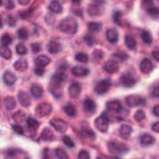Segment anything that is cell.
I'll use <instances>...</instances> for the list:
<instances>
[{"mask_svg":"<svg viewBox=\"0 0 159 159\" xmlns=\"http://www.w3.org/2000/svg\"><path fill=\"white\" fill-rule=\"evenodd\" d=\"M104 69L108 73L113 74V73L117 72L119 70V64L116 61L109 60L106 62L105 65H104Z\"/></svg>","mask_w":159,"mask_h":159,"instance_id":"obj_11","label":"cell"},{"mask_svg":"<svg viewBox=\"0 0 159 159\" xmlns=\"http://www.w3.org/2000/svg\"><path fill=\"white\" fill-rule=\"evenodd\" d=\"M152 130L156 133H159V122L155 123L152 126Z\"/></svg>","mask_w":159,"mask_h":159,"instance_id":"obj_56","label":"cell"},{"mask_svg":"<svg viewBox=\"0 0 159 159\" xmlns=\"http://www.w3.org/2000/svg\"><path fill=\"white\" fill-rule=\"evenodd\" d=\"M145 113H144V112L143 110H138L134 114V119L138 122H141V121H143L145 119Z\"/></svg>","mask_w":159,"mask_h":159,"instance_id":"obj_41","label":"cell"},{"mask_svg":"<svg viewBox=\"0 0 159 159\" xmlns=\"http://www.w3.org/2000/svg\"><path fill=\"white\" fill-rule=\"evenodd\" d=\"M5 6L7 9H13L15 5H14V2L12 0H6V3H5Z\"/></svg>","mask_w":159,"mask_h":159,"instance_id":"obj_50","label":"cell"},{"mask_svg":"<svg viewBox=\"0 0 159 159\" xmlns=\"http://www.w3.org/2000/svg\"><path fill=\"white\" fill-rule=\"evenodd\" d=\"M104 57L103 51L101 50H96L93 54V61L94 62H99Z\"/></svg>","mask_w":159,"mask_h":159,"instance_id":"obj_35","label":"cell"},{"mask_svg":"<svg viewBox=\"0 0 159 159\" xmlns=\"http://www.w3.org/2000/svg\"><path fill=\"white\" fill-rule=\"evenodd\" d=\"M140 141H141V144H143V145L148 146L154 144V142H155V138L152 135L149 134H142L141 136Z\"/></svg>","mask_w":159,"mask_h":159,"instance_id":"obj_23","label":"cell"},{"mask_svg":"<svg viewBox=\"0 0 159 159\" xmlns=\"http://www.w3.org/2000/svg\"><path fill=\"white\" fill-rule=\"evenodd\" d=\"M79 28L77 21L72 17H67L61 21L59 23V29L61 32L68 34H76Z\"/></svg>","mask_w":159,"mask_h":159,"instance_id":"obj_2","label":"cell"},{"mask_svg":"<svg viewBox=\"0 0 159 159\" xmlns=\"http://www.w3.org/2000/svg\"><path fill=\"white\" fill-rule=\"evenodd\" d=\"M16 106V101L13 97L8 96L4 99V107L7 110H13Z\"/></svg>","mask_w":159,"mask_h":159,"instance_id":"obj_28","label":"cell"},{"mask_svg":"<svg viewBox=\"0 0 159 159\" xmlns=\"http://www.w3.org/2000/svg\"><path fill=\"white\" fill-rule=\"evenodd\" d=\"M6 23H7L9 26H11V27L15 26L17 23L16 18L12 15H8L7 16H6Z\"/></svg>","mask_w":159,"mask_h":159,"instance_id":"obj_39","label":"cell"},{"mask_svg":"<svg viewBox=\"0 0 159 159\" xmlns=\"http://www.w3.org/2000/svg\"><path fill=\"white\" fill-rule=\"evenodd\" d=\"M17 34H18L19 38L22 40H26L28 38V32L26 28H20Z\"/></svg>","mask_w":159,"mask_h":159,"instance_id":"obj_43","label":"cell"},{"mask_svg":"<svg viewBox=\"0 0 159 159\" xmlns=\"http://www.w3.org/2000/svg\"><path fill=\"white\" fill-rule=\"evenodd\" d=\"M152 95L153 97L159 98V85H156V86L154 87Z\"/></svg>","mask_w":159,"mask_h":159,"instance_id":"obj_52","label":"cell"},{"mask_svg":"<svg viewBox=\"0 0 159 159\" xmlns=\"http://www.w3.org/2000/svg\"><path fill=\"white\" fill-rule=\"evenodd\" d=\"M84 40H85V43L89 45V46H92L95 43V38L93 36L90 35H86L84 37Z\"/></svg>","mask_w":159,"mask_h":159,"instance_id":"obj_45","label":"cell"},{"mask_svg":"<svg viewBox=\"0 0 159 159\" xmlns=\"http://www.w3.org/2000/svg\"><path fill=\"white\" fill-rule=\"evenodd\" d=\"M50 124L57 131L60 133H65L68 129V125L63 120L52 119L50 121Z\"/></svg>","mask_w":159,"mask_h":159,"instance_id":"obj_9","label":"cell"},{"mask_svg":"<svg viewBox=\"0 0 159 159\" xmlns=\"http://www.w3.org/2000/svg\"><path fill=\"white\" fill-rule=\"evenodd\" d=\"M125 43L126 46L130 50H134L137 48V41L134 37L132 36L127 35L125 37Z\"/></svg>","mask_w":159,"mask_h":159,"instance_id":"obj_29","label":"cell"},{"mask_svg":"<svg viewBox=\"0 0 159 159\" xmlns=\"http://www.w3.org/2000/svg\"><path fill=\"white\" fill-rule=\"evenodd\" d=\"M72 1L73 3H75V4H79V3H80L81 2H82V0H71Z\"/></svg>","mask_w":159,"mask_h":159,"instance_id":"obj_62","label":"cell"},{"mask_svg":"<svg viewBox=\"0 0 159 159\" xmlns=\"http://www.w3.org/2000/svg\"><path fill=\"white\" fill-rule=\"evenodd\" d=\"M78 159H90L89 153L86 151H81L78 155Z\"/></svg>","mask_w":159,"mask_h":159,"instance_id":"obj_46","label":"cell"},{"mask_svg":"<svg viewBox=\"0 0 159 159\" xmlns=\"http://www.w3.org/2000/svg\"><path fill=\"white\" fill-rule=\"evenodd\" d=\"M51 61V59L49 57L46 55H40L35 59V64L37 67H41L43 68L44 66L48 65Z\"/></svg>","mask_w":159,"mask_h":159,"instance_id":"obj_21","label":"cell"},{"mask_svg":"<svg viewBox=\"0 0 159 159\" xmlns=\"http://www.w3.org/2000/svg\"><path fill=\"white\" fill-rule=\"evenodd\" d=\"M148 12L152 16H157L159 15V9L156 7H151L148 9Z\"/></svg>","mask_w":159,"mask_h":159,"instance_id":"obj_47","label":"cell"},{"mask_svg":"<svg viewBox=\"0 0 159 159\" xmlns=\"http://www.w3.org/2000/svg\"><path fill=\"white\" fill-rule=\"evenodd\" d=\"M31 0H18V2L22 6H26L30 2Z\"/></svg>","mask_w":159,"mask_h":159,"instance_id":"obj_59","label":"cell"},{"mask_svg":"<svg viewBox=\"0 0 159 159\" xmlns=\"http://www.w3.org/2000/svg\"><path fill=\"white\" fill-rule=\"evenodd\" d=\"M26 123H27V125L29 126L30 128L37 129V127H39V123L37 122L35 119H34V118H32V117L27 118Z\"/></svg>","mask_w":159,"mask_h":159,"instance_id":"obj_42","label":"cell"},{"mask_svg":"<svg viewBox=\"0 0 159 159\" xmlns=\"http://www.w3.org/2000/svg\"><path fill=\"white\" fill-rule=\"evenodd\" d=\"M31 48H32V51H34V52H38L40 50V45L37 43H33V44L31 45Z\"/></svg>","mask_w":159,"mask_h":159,"instance_id":"obj_54","label":"cell"},{"mask_svg":"<svg viewBox=\"0 0 159 159\" xmlns=\"http://www.w3.org/2000/svg\"><path fill=\"white\" fill-rule=\"evenodd\" d=\"M111 88V82L109 79H105L99 82L95 87V92L99 95L107 93Z\"/></svg>","mask_w":159,"mask_h":159,"instance_id":"obj_6","label":"cell"},{"mask_svg":"<svg viewBox=\"0 0 159 159\" xmlns=\"http://www.w3.org/2000/svg\"><path fill=\"white\" fill-rule=\"evenodd\" d=\"M12 129H13L14 131H15L16 133L18 134H20V135L23 134V129L21 126L16 124V125L12 126Z\"/></svg>","mask_w":159,"mask_h":159,"instance_id":"obj_49","label":"cell"},{"mask_svg":"<svg viewBox=\"0 0 159 159\" xmlns=\"http://www.w3.org/2000/svg\"><path fill=\"white\" fill-rule=\"evenodd\" d=\"M126 102L129 107H135L144 105L145 102H144V99L138 95H130L126 98Z\"/></svg>","mask_w":159,"mask_h":159,"instance_id":"obj_7","label":"cell"},{"mask_svg":"<svg viewBox=\"0 0 159 159\" xmlns=\"http://www.w3.org/2000/svg\"><path fill=\"white\" fill-rule=\"evenodd\" d=\"M113 56L118 57V58L120 59L121 61H124L126 60V59H127V55L125 53H116V54H115Z\"/></svg>","mask_w":159,"mask_h":159,"instance_id":"obj_53","label":"cell"},{"mask_svg":"<svg viewBox=\"0 0 159 159\" xmlns=\"http://www.w3.org/2000/svg\"><path fill=\"white\" fill-rule=\"evenodd\" d=\"M152 56H153L154 58L157 61H159V51H155L152 52Z\"/></svg>","mask_w":159,"mask_h":159,"instance_id":"obj_57","label":"cell"},{"mask_svg":"<svg viewBox=\"0 0 159 159\" xmlns=\"http://www.w3.org/2000/svg\"><path fill=\"white\" fill-rule=\"evenodd\" d=\"M61 46L56 40H51L48 46V50L51 54H57L61 51Z\"/></svg>","mask_w":159,"mask_h":159,"instance_id":"obj_25","label":"cell"},{"mask_svg":"<svg viewBox=\"0 0 159 159\" xmlns=\"http://www.w3.org/2000/svg\"><path fill=\"white\" fill-rule=\"evenodd\" d=\"M73 74L75 76H79V77H83V76L88 75L89 71L87 68H83L82 66H75L72 68L71 70Z\"/></svg>","mask_w":159,"mask_h":159,"instance_id":"obj_22","label":"cell"},{"mask_svg":"<svg viewBox=\"0 0 159 159\" xmlns=\"http://www.w3.org/2000/svg\"><path fill=\"white\" fill-rule=\"evenodd\" d=\"M107 107L109 110L113 112H120L122 110V105L119 100H112L107 103Z\"/></svg>","mask_w":159,"mask_h":159,"instance_id":"obj_18","label":"cell"},{"mask_svg":"<svg viewBox=\"0 0 159 159\" xmlns=\"http://www.w3.org/2000/svg\"><path fill=\"white\" fill-rule=\"evenodd\" d=\"M142 1L146 5H152L153 3V0H142Z\"/></svg>","mask_w":159,"mask_h":159,"instance_id":"obj_60","label":"cell"},{"mask_svg":"<svg viewBox=\"0 0 159 159\" xmlns=\"http://www.w3.org/2000/svg\"><path fill=\"white\" fill-rule=\"evenodd\" d=\"M54 154H55V156L58 159H70L67 152L62 148L55 149Z\"/></svg>","mask_w":159,"mask_h":159,"instance_id":"obj_34","label":"cell"},{"mask_svg":"<svg viewBox=\"0 0 159 159\" xmlns=\"http://www.w3.org/2000/svg\"><path fill=\"white\" fill-rule=\"evenodd\" d=\"M18 100L20 105L23 107H28L30 105V98L29 95L23 91H20L18 93Z\"/></svg>","mask_w":159,"mask_h":159,"instance_id":"obj_13","label":"cell"},{"mask_svg":"<svg viewBox=\"0 0 159 159\" xmlns=\"http://www.w3.org/2000/svg\"><path fill=\"white\" fill-rule=\"evenodd\" d=\"M88 29L92 33L99 32L102 29V24L100 23H97V22H92V23H89Z\"/></svg>","mask_w":159,"mask_h":159,"instance_id":"obj_31","label":"cell"},{"mask_svg":"<svg viewBox=\"0 0 159 159\" xmlns=\"http://www.w3.org/2000/svg\"><path fill=\"white\" fill-rule=\"evenodd\" d=\"M96 159H102V158H100V157H99V158H97Z\"/></svg>","mask_w":159,"mask_h":159,"instance_id":"obj_64","label":"cell"},{"mask_svg":"<svg viewBox=\"0 0 159 159\" xmlns=\"http://www.w3.org/2000/svg\"><path fill=\"white\" fill-rule=\"evenodd\" d=\"M40 138L44 141H52L55 139L54 133L49 128H44L41 132Z\"/></svg>","mask_w":159,"mask_h":159,"instance_id":"obj_19","label":"cell"},{"mask_svg":"<svg viewBox=\"0 0 159 159\" xmlns=\"http://www.w3.org/2000/svg\"><path fill=\"white\" fill-rule=\"evenodd\" d=\"M88 13L92 16H99L102 13L101 10V5L94 2L93 4H90L88 7Z\"/></svg>","mask_w":159,"mask_h":159,"instance_id":"obj_15","label":"cell"},{"mask_svg":"<svg viewBox=\"0 0 159 159\" xmlns=\"http://www.w3.org/2000/svg\"><path fill=\"white\" fill-rule=\"evenodd\" d=\"M12 41V38L11 37V36L8 34H5L2 36L1 37V43L2 44V46H8L9 44H10Z\"/></svg>","mask_w":159,"mask_h":159,"instance_id":"obj_36","label":"cell"},{"mask_svg":"<svg viewBox=\"0 0 159 159\" xmlns=\"http://www.w3.org/2000/svg\"><path fill=\"white\" fill-rule=\"evenodd\" d=\"M3 26V20H2V16L0 15V28H2Z\"/></svg>","mask_w":159,"mask_h":159,"instance_id":"obj_61","label":"cell"},{"mask_svg":"<svg viewBox=\"0 0 159 159\" xmlns=\"http://www.w3.org/2000/svg\"><path fill=\"white\" fill-rule=\"evenodd\" d=\"M64 111H65V113H66L68 116H71V117H72V116H75L76 115L75 107L71 103L68 104V105H66L64 107Z\"/></svg>","mask_w":159,"mask_h":159,"instance_id":"obj_33","label":"cell"},{"mask_svg":"<svg viewBox=\"0 0 159 159\" xmlns=\"http://www.w3.org/2000/svg\"><path fill=\"white\" fill-rule=\"evenodd\" d=\"M95 126H96V129L99 130V131L102 133H105L107 131L109 127V120L104 115L99 116L97 119L95 120Z\"/></svg>","mask_w":159,"mask_h":159,"instance_id":"obj_5","label":"cell"},{"mask_svg":"<svg viewBox=\"0 0 159 159\" xmlns=\"http://www.w3.org/2000/svg\"><path fill=\"white\" fill-rule=\"evenodd\" d=\"M0 55L3 58L9 59L12 57V51L7 46H2L0 48Z\"/></svg>","mask_w":159,"mask_h":159,"instance_id":"obj_32","label":"cell"},{"mask_svg":"<svg viewBox=\"0 0 159 159\" xmlns=\"http://www.w3.org/2000/svg\"><path fill=\"white\" fill-rule=\"evenodd\" d=\"M82 134L83 135L84 137H85L86 138H89V139L93 140L96 138V135L93 133V131H92L90 130L89 127H88L87 124H85V127H82Z\"/></svg>","mask_w":159,"mask_h":159,"instance_id":"obj_30","label":"cell"},{"mask_svg":"<svg viewBox=\"0 0 159 159\" xmlns=\"http://www.w3.org/2000/svg\"><path fill=\"white\" fill-rule=\"evenodd\" d=\"M49 9L54 13H60L62 11V6L57 0H53L49 5Z\"/></svg>","mask_w":159,"mask_h":159,"instance_id":"obj_26","label":"cell"},{"mask_svg":"<svg viewBox=\"0 0 159 159\" xmlns=\"http://www.w3.org/2000/svg\"><path fill=\"white\" fill-rule=\"evenodd\" d=\"M34 72H35V74L37 75L41 76L43 75V73H44V68H41V67H37V68H36L35 70H34Z\"/></svg>","mask_w":159,"mask_h":159,"instance_id":"obj_51","label":"cell"},{"mask_svg":"<svg viewBox=\"0 0 159 159\" xmlns=\"http://www.w3.org/2000/svg\"><path fill=\"white\" fill-rule=\"evenodd\" d=\"M13 67L16 71H23L27 68L28 63L25 59H20L13 64Z\"/></svg>","mask_w":159,"mask_h":159,"instance_id":"obj_24","label":"cell"},{"mask_svg":"<svg viewBox=\"0 0 159 159\" xmlns=\"http://www.w3.org/2000/svg\"><path fill=\"white\" fill-rule=\"evenodd\" d=\"M140 68H141V71L143 73H144V74H148V73H150L153 70L154 66L152 62L149 59L145 58L141 61V65H140Z\"/></svg>","mask_w":159,"mask_h":159,"instance_id":"obj_14","label":"cell"},{"mask_svg":"<svg viewBox=\"0 0 159 159\" xmlns=\"http://www.w3.org/2000/svg\"><path fill=\"white\" fill-rule=\"evenodd\" d=\"M81 91H82V86L78 82L71 84L68 88V94L73 99H76L80 96Z\"/></svg>","mask_w":159,"mask_h":159,"instance_id":"obj_10","label":"cell"},{"mask_svg":"<svg viewBox=\"0 0 159 159\" xmlns=\"http://www.w3.org/2000/svg\"><path fill=\"white\" fill-rule=\"evenodd\" d=\"M16 52L18 53L19 54L23 55V54H26V53H27V48H26V46L23 45V43H19V44H17L16 47Z\"/></svg>","mask_w":159,"mask_h":159,"instance_id":"obj_40","label":"cell"},{"mask_svg":"<svg viewBox=\"0 0 159 159\" xmlns=\"http://www.w3.org/2000/svg\"><path fill=\"white\" fill-rule=\"evenodd\" d=\"M132 133V127L130 125H127V124H124L122 125L120 128V135L121 136V138H123L124 139H127L129 138V137L130 136Z\"/></svg>","mask_w":159,"mask_h":159,"instance_id":"obj_20","label":"cell"},{"mask_svg":"<svg viewBox=\"0 0 159 159\" xmlns=\"http://www.w3.org/2000/svg\"><path fill=\"white\" fill-rule=\"evenodd\" d=\"M120 83L126 88L133 87L136 84V79L130 74H124L120 79Z\"/></svg>","mask_w":159,"mask_h":159,"instance_id":"obj_8","label":"cell"},{"mask_svg":"<svg viewBox=\"0 0 159 159\" xmlns=\"http://www.w3.org/2000/svg\"><path fill=\"white\" fill-rule=\"evenodd\" d=\"M43 89L37 85H33L30 88L31 95L36 99H39L43 96Z\"/></svg>","mask_w":159,"mask_h":159,"instance_id":"obj_27","label":"cell"},{"mask_svg":"<svg viewBox=\"0 0 159 159\" xmlns=\"http://www.w3.org/2000/svg\"><path fill=\"white\" fill-rule=\"evenodd\" d=\"M141 38H142L143 41L147 44H150L152 43V37L150 33L148 32V31H143L142 34H141Z\"/></svg>","mask_w":159,"mask_h":159,"instance_id":"obj_37","label":"cell"},{"mask_svg":"<svg viewBox=\"0 0 159 159\" xmlns=\"http://www.w3.org/2000/svg\"><path fill=\"white\" fill-rule=\"evenodd\" d=\"M52 107L51 104L47 103V102H43L37 106L35 110L36 116L38 117H44V116H48L51 113Z\"/></svg>","mask_w":159,"mask_h":159,"instance_id":"obj_4","label":"cell"},{"mask_svg":"<svg viewBox=\"0 0 159 159\" xmlns=\"http://www.w3.org/2000/svg\"><path fill=\"white\" fill-rule=\"evenodd\" d=\"M67 79L66 75V65H61L58 68L55 74L52 76L51 79V90L52 93L61 88L62 85Z\"/></svg>","mask_w":159,"mask_h":159,"instance_id":"obj_1","label":"cell"},{"mask_svg":"<svg viewBox=\"0 0 159 159\" xmlns=\"http://www.w3.org/2000/svg\"><path fill=\"white\" fill-rule=\"evenodd\" d=\"M63 142L67 147L70 148H72L75 147V143L74 141L71 140V138H69L68 136H65L63 138Z\"/></svg>","mask_w":159,"mask_h":159,"instance_id":"obj_44","label":"cell"},{"mask_svg":"<svg viewBox=\"0 0 159 159\" xmlns=\"http://www.w3.org/2000/svg\"><path fill=\"white\" fill-rule=\"evenodd\" d=\"M42 159H52L51 155H50V152L48 149H44L43 152V158Z\"/></svg>","mask_w":159,"mask_h":159,"instance_id":"obj_55","label":"cell"},{"mask_svg":"<svg viewBox=\"0 0 159 159\" xmlns=\"http://www.w3.org/2000/svg\"><path fill=\"white\" fill-rule=\"evenodd\" d=\"M153 113L156 116H159V105L155 106L153 108Z\"/></svg>","mask_w":159,"mask_h":159,"instance_id":"obj_58","label":"cell"},{"mask_svg":"<svg viewBox=\"0 0 159 159\" xmlns=\"http://www.w3.org/2000/svg\"><path fill=\"white\" fill-rule=\"evenodd\" d=\"M2 5V0H0V6Z\"/></svg>","mask_w":159,"mask_h":159,"instance_id":"obj_63","label":"cell"},{"mask_svg":"<svg viewBox=\"0 0 159 159\" xmlns=\"http://www.w3.org/2000/svg\"><path fill=\"white\" fill-rule=\"evenodd\" d=\"M16 76L12 73L11 71H6L3 75V81H4L5 84L7 85H12L16 83Z\"/></svg>","mask_w":159,"mask_h":159,"instance_id":"obj_16","label":"cell"},{"mask_svg":"<svg viewBox=\"0 0 159 159\" xmlns=\"http://www.w3.org/2000/svg\"><path fill=\"white\" fill-rule=\"evenodd\" d=\"M107 38L108 40V41L110 43H113V44H115L118 42L119 40V34H118L117 30L114 28H111V29H109L107 31Z\"/></svg>","mask_w":159,"mask_h":159,"instance_id":"obj_12","label":"cell"},{"mask_svg":"<svg viewBox=\"0 0 159 159\" xmlns=\"http://www.w3.org/2000/svg\"><path fill=\"white\" fill-rule=\"evenodd\" d=\"M121 16H122V13H121L120 12H116L114 13V15H113V20H114L115 23H117V24L120 25V26H122L120 22Z\"/></svg>","mask_w":159,"mask_h":159,"instance_id":"obj_48","label":"cell"},{"mask_svg":"<svg viewBox=\"0 0 159 159\" xmlns=\"http://www.w3.org/2000/svg\"><path fill=\"white\" fill-rule=\"evenodd\" d=\"M108 150L112 155H122L127 153L129 151L128 147L126 144L119 142H111L108 143Z\"/></svg>","mask_w":159,"mask_h":159,"instance_id":"obj_3","label":"cell"},{"mask_svg":"<svg viewBox=\"0 0 159 159\" xmlns=\"http://www.w3.org/2000/svg\"><path fill=\"white\" fill-rule=\"evenodd\" d=\"M83 107H84V110H85V112L87 113H94L96 111V102L93 100V99H87L84 101L83 103Z\"/></svg>","mask_w":159,"mask_h":159,"instance_id":"obj_17","label":"cell"},{"mask_svg":"<svg viewBox=\"0 0 159 159\" xmlns=\"http://www.w3.org/2000/svg\"><path fill=\"white\" fill-rule=\"evenodd\" d=\"M75 59L79 62L87 63L89 61V56L85 53H79V54H76Z\"/></svg>","mask_w":159,"mask_h":159,"instance_id":"obj_38","label":"cell"}]
</instances>
